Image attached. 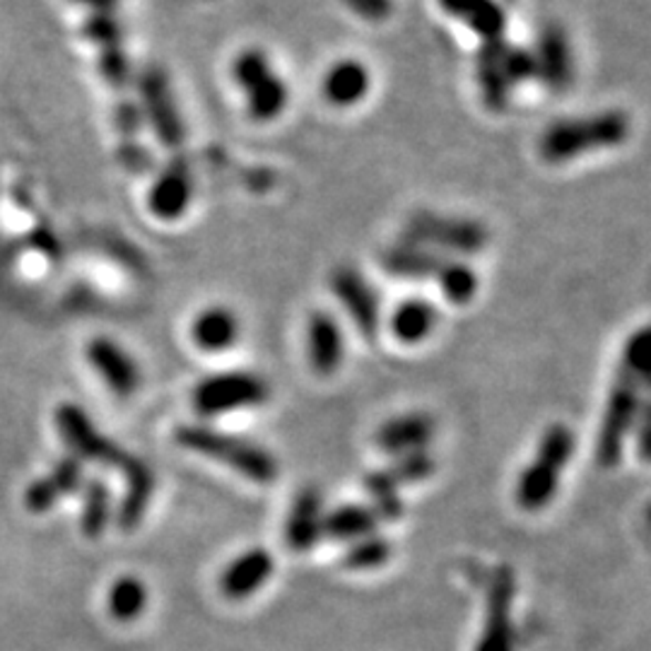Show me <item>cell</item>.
Instances as JSON below:
<instances>
[{
    "label": "cell",
    "mask_w": 651,
    "mask_h": 651,
    "mask_svg": "<svg viewBox=\"0 0 651 651\" xmlns=\"http://www.w3.org/2000/svg\"><path fill=\"white\" fill-rule=\"evenodd\" d=\"M630 116L620 108H606L589 116L560 118L540 135V157L550 165H565L587 153L620 147L630 138Z\"/></svg>",
    "instance_id": "1"
},
{
    "label": "cell",
    "mask_w": 651,
    "mask_h": 651,
    "mask_svg": "<svg viewBox=\"0 0 651 651\" xmlns=\"http://www.w3.org/2000/svg\"><path fill=\"white\" fill-rule=\"evenodd\" d=\"M174 440L184 450L208 456L217 464H225L239 476L254 483H273L278 478V461L264 446L217 432L208 425H182L176 427Z\"/></svg>",
    "instance_id": "2"
},
{
    "label": "cell",
    "mask_w": 651,
    "mask_h": 651,
    "mask_svg": "<svg viewBox=\"0 0 651 651\" xmlns=\"http://www.w3.org/2000/svg\"><path fill=\"white\" fill-rule=\"evenodd\" d=\"M476 78L485 106L493 108V112H505L514 90L526 83V80L536 78L534 53L502 42V39H493L478 51Z\"/></svg>",
    "instance_id": "3"
},
{
    "label": "cell",
    "mask_w": 651,
    "mask_h": 651,
    "mask_svg": "<svg viewBox=\"0 0 651 651\" xmlns=\"http://www.w3.org/2000/svg\"><path fill=\"white\" fill-rule=\"evenodd\" d=\"M232 78L247 94V108L256 121L278 118L290 102V90L282 75L261 49H244L232 61Z\"/></svg>",
    "instance_id": "4"
},
{
    "label": "cell",
    "mask_w": 651,
    "mask_h": 651,
    "mask_svg": "<svg viewBox=\"0 0 651 651\" xmlns=\"http://www.w3.org/2000/svg\"><path fill=\"white\" fill-rule=\"evenodd\" d=\"M405 241L420 244L444 256L452 254H478L487 244V229L483 223L471 217L442 215L434 210H415L405 223Z\"/></svg>",
    "instance_id": "5"
},
{
    "label": "cell",
    "mask_w": 651,
    "mask_h": 651,
    "mask_svg": "<svg viewBox=\"0 0 651 651\" xmlns=\"http://www.w3.org/2000/svg\"><path fill=\"white\" fill-rule=\"evenodd\" d=\"M575 452V437L572 432L562 425H555L546 432L538 456L531 466H528L517 487V499L526 512H538L548 505V502L558 493V480L562 466L572 458Z\"/></svg>",
    "instance_id": "6"
},
{
    "label": "cell",
    "mask_w": 651,
    "mask_h": 651,
    "mask_svg": "<svg viewBox=\"0 0 651 651\" xmlns=\"http://www.w3.org/2000/svg\"><path fill=\"white\" fill-rule=\"evenodd\" d=\"M268 384L251 372L213 374L194 389V409L203 417H217L239 409H251L268 401Z\"/></svg>",
    "instance_id": "7"
},
{
    "label": "cell",
    "mask_w": 651,
    "mask_h": 651,
    "mask_svg": "<svg viewBox=\"0 0 651 651\" xmlns=\"http://www.w3.org/2000/svg\"><path fill=\"white\" fill-rule=\"evenodd\" d=\"M53 420H56V430L68 450H71V456L118 468L126 464L128 454L121 450L116 442L104 437V434L94 427L92 417L80 409V405L61 403Z\"/></svg>",
    "instance_id": "8"
},
{
    "label": "cell",
    "mask_w": 651,
    "mask_h": 651,
    "mask_svg": "<svg viewBox=\"0 0 651 651\" xmlns=\"http://www.w3.org/2000/svg\"><path fill=\"white\" fill-rule=\"evenodd\" d=\"M637 413H640V384L628 372L618 370L599 437V461L603 466H613L620 458L622 442H626V434L637 420Z\"/></svg>",
    "instance_id": "9"
},
{
    "label": "cell",
    "mask_w": 651,
    "mask_h": 651,
    "mask_svg": "<svg viewBox=\"0 0 651 651\" xmlns=\"http://www.w3.org/2000/svg\"><path fill=\"white\" fill-rule=\"evenodd\" d=\"M141 97H143V116L151 121L153 131L162 145L176 147L184 141V124L176 108L174 94L167 75L159 68H147L141 75Z\"/></svg>",
    "instance_id": "10"
},
{
    "label": "cell",
    "mask_w": 651,
    "mask_h": 651,
    "mask_svg": "<svg viewBox=\"0 0 651 651\" xmlns=\"http://www.w3.org/2000/svg\"><path fill=\"white\" fill-rule=\"evenodd\" d=\"M331 290L335 300L343 304L352 323L358 326L364 338H374L379 331V317H382V304L379 294L372 290L358 268L338 266L331 273Z\"/></svg>",
    "instance_id": "11"
},
{
    "label": "cell",
    "mask_w": 651,
    "mask_h": 651,
    "mask_svg": "<svg viewBox=\"0 0 651 651\" xmlns=\"http://www.w3.org/2000/svg\"><path fill=\"white\" fill-rule=\"evenodd\" d=\"M536 78L550 92H565L575 83V53L569 37L558 22H548L536 37L534 46Z\"/></svg>",
    "instance_id": "12"
},
{
    "label": "cell",
    "mask_w": 651,
    "mask_h": 651,
    "mask_svg": "<svg viewBox=\"0 0 651 651\" xmlns=\"http://www.w3.org/2000/svg\"><path fill=\"white\" fill-rule=\"evenodd\" d=\"M85 355L102 382L112 389L118 399H131L141 386V370L128 350L121 348L112 338H92Z\"/></svg>",
    "instance_id": "13"
},
{
    "label": "cell",
    "mask_w": 651,
    "mask_h": 651,
    "mask_svg": "<svg viewBox=\"0 0 651 651\" xmlns=\"http://www.w3.org/2000/svg\"><path fill=\"white\" fill-rule=\"evenodd\" d=\"M194 198V174L188 162L182 157L174 159L172 165L157 176V182L151 188L147 208L159 220H179L188 210Z\"/></svg>",
    "instance_id": "14"
},
{
    "label": "cell",
    "mask_w": 651,
    "mask_h": 651,
    "mask_svg": "<svg viewBox=\"0 0 651 651\" xmlns=\"http://www.w3.org/2000/svg\"><path fill=\"white\" fill-rule=\"evenodd\" d=\"M273 555L264 548H251L225 567L220 575V593L229 601L249 599L251 593L259 591L273 575Z\"/></svg>",
    "instance_id": "15"
},
{
    "label": "cell",
    "mask_w": 651,
    "mask_h": 651,
    "mask_svg": "<svg viewBox=\"0 0 651 651\" xmlns=\"http://www.w3.org/2000/svg\"><path fill=\"white\" fill-rule=\"evenodd\" d=\"M307 352L311 370L321 376L333 374L343 362L345 338L343 329L329 311H314L307 326Z\"/></svg>",
    "instance_id": "16"
},
{
    "label": "cell",
    "mask_w": 651,
    "mask_h": 651,
    "mask_svg": "<svg viewBox=\"0 0 651 651\" xmlns=\"http://www.w3.org/2000/svg\"><path fill=\"white\" fill-rule=\"evenodd\" d=\"M126 478V493L121 497V505L116 512V524L124 534L135 531L145 519L147 507H151V499L155 493V476L147 464L141 458L128 456L126 464L121 466Z\"/></svg>",
    "instance_id": "17"
},
{
    "label": "cell",
    "mask_w": 651,
    "mask_h": 651,
    "mask_svg": "<svg viewBox=\"0 0 651 651\" xmlns=\"http://www.w3.org/2000/svg\"><path fill=\"white\" fill-rule=\"evenodd\" d=\"M323 534V499L314 487H307L294 497L292 509L285 524V540L290 550L307 552L317 546Z\"/></svg>",
    "instance_id": "18"
},
{
    "label": "cell",
    "mask_w": 651,
    "mask_h": 651,
    "mask_svg": "<svg viewBox=\"0 0 651 651\" xmlns=\"http://www.w3.org/2000/svg\"><path fill=\"white\" fill-rule=\"evenodd\" d=\"M370 85H372V78H370L368 65L355 59H345V61H335L329 71H326L321 90H323L326 102L338 108H348L368 97Z\"/></svg>",
    "instance_id": "19"
},
{
    "label": "cell",
    "mask_w": 651,
    "mask_h": 651,
    "mask_svg": "<svg viewBox=\"0 0 651 651\" xmlns=\"http://www.w3.org/2000/svg\"><path fill=\"white\" fill-rule=\"evenodd\" d=\"M444 261L446 259L442 254L432 251L427 247H420V244L405 241V239L401 244H393V247H389L382 254L384 268L393 278H403V280L434 278Z\"/></svg>",
    "instance_id": "20"
},
{
    "label": "cell",
    "mask_w": 651,
    "mask_h": 651,
    "mask_svg": "<svg viewBox=\"0 0 651 651\" xmlns=\"http://www.w3.org/2000/svg\"><path fill=\"white\" fill-rule=\"evenodd\" d=\"M194 343L206 352H223L239 338V319L232 309L215 304L203 309L192 323Z\"/></svg>",
    "instance_id": "21"
},
{
    "label": "cell",
    "mask_w": 651,
    "mask_h": 651,
    "mask_svg": "<svg viewBox=\"0 0 651 651\" xmlns=\"http://www.w3.org/2000/svg\"><path fill=\"white\" fill-rule=\"evenodd\" d=\"M440 3L452 18L464 22L473 34H478L483 42L502 39L507 18L495 0H440Z\"/></svg>",
    "instance_id": "22"
},
{
    "label": "cell",
    "mask_w": 651,
    "mask_h": 651,
    "mask_svg": "<svg viewBox=\"0 0 651 651\" xmlns=\"http://www.w3.org/2000/svg\"><path fill=\"white\" fill-rule=\"evenodd\" d=\"M512 596L514 585L507 575H502L490 591V613L478 651H509L512 649Z\"/></svg>",
    "instance_id": "23"
},
{
    "label": "cell",
    "mask_w": 651,
    "mask_h": 651,
    "mask_svg": "<svg viewBox=\"0 0 651 651\" xmlns=\"http://www.w3.org/2000/svg\"><path fill=\"white\" fill-rule=\"evenodd\" d=\"M432 437V423L427 415L393 417L376 432V444L386 454H413L420 452Z\"/></svg>",
    "instance_id": "24"
},
{
    "label": "cell",
    "mask_w": 651,
    "mask_h": 651,
    "mask_svg": "<svg viewBox=\"0 0 651 651\" xmlns=\"http://www.w3.org/2000/svg\"><path fill=\"white\" fill-rule=\"evenodd\" d=\"M434 323H437V309L425 300H409L391 314V333L401 343H420L432 333Z\"/></svg>",
    "instance_id": "25"
},
{
    "label": "cell",
    "mask_w": 651,
    "mask_h": 651,
    "mask_svg": "<svg viewBox=\"0 0 651 651\" xmlns=\"http://www.w3.org/2000/svg\"><path fill=\"white\" fill-rule=\"evenodd\" d=\"M112 521V493L102 478H90L83 485V512H80V528L87 538H100Z\"/></svg>",
    "instance_id": "26"
},
{
    "label": "cell",
    "mask_w": 651,
    "mask_h": 651,
    "mask_svg": "<svg viewBox=\"0 0 651 651\" xmlns=\"http://www.w3.org/2000/svg\"><path fill=\"white\" fill-rule=\"evenodd\" d=\"M376 526V514L368 507L345 505L323 517V534L338 540L368 538Z\"/></svg>",
    "instance_id": "27"
},
{
    "label": "cell",
    "mask_w": 651,
    "mask_h": 651,
    "mask_svg": "<svg viewBox=\"0 0 651 651\" xmlns=\"http://www.w3.org/2000/svg\"><path fill=\"white\" fill-rule=\"evenodd\" d=\"M108 616L118 622H131L138 618L147 606V589L138 577L124 575L114 581V587L108 589Z\"/></svg>",
    "instance_id": "28"
},
{
    "label": "cell",
    "mask_w": 651,
    "mask_h": 651,
    "mask_svg": "<svg viewBox=\"0 0 651 651\" xmlns=\"http://www.w3.org/2000/svg\"><path fill=\"white\" fill-rule=\"evenodd\" d=\"M434 278L440 280V288L446 300L454 304H466L476 297L478 276L476 270L464 261H444Z\"/></svg>",
    "instance_id": "29"
},
{
    "label": "cell",
    "mask_w": 651,
    "mask_h": 651,
    "mask_svg": "<svg viewBox=\"0 0 651 651\" xmlns=\"http://www.w3.org/2000/svg\"><path fill=\"white\" fill-rule=\"evenodd\" d=\"M620 370L628 372L637 384L647 386L651 393V323L632 333L622 350Z\"/></svg>",
    "instance_id": "30"
},
{
    "label": "cell",
    "mask_w": 651,
    "mask_h": 651,
    "mask_svg": "<svg viewBox=\"0 0 651 651\" xmlns=\"http://www.w3.org/2000/svg\"><path fill=\"white\" fill-rule=\"evenodd\" d=\"M83 34L94 46H100V51L124 46V24L118 22L116 12H92L85 20Z\"/></svg>",
    "instance_id": "31"
},
{
    "label": "cell",
    "mask_w": 651,
    "mask_h": 651,
    "mask_svg": "<svg viewBox=\"0 0 651 651\" xmlns=\"http://www.w3.org/2000/svg\"><path fill=\"white\" fill-rule=\"evenodd\" d=\"M391 548L384 538L368 536L352 542L345 552V567L350 569H374L389 560Z\"/></svg>",
    "instance_id": "32"
},
{
    "label": "cell",
    "mask_w": 651,
    "mask_h": 651,
    "mask_svg": "<svg viewBox=\"0 0 651 651\" xmlns=\"http://www.w3.org/2000/svg\"><path fill=\"white\" fill-rule=\"evenodd\" d=\"M370 495L376 502V517H386V519H396L399 517V499H396V480L391 478V473H376L368 480Z\"/></svg>",
    "instance_id": "33"
},
{
    "label": "cell",
    "mask_w": 651,
    "mask_h": 651,
    "mask_svg": "<svg viewBox=\"0 0 651 651\" xmlns=\"http://www.w3.org/2000/svg\"><path fill=\"white\" fill-rule=\"evenodd\" d=\"M49 478L53 485H56L61 497L75 495L80 487H83V461L71 456V454L59 458L56 464H53Z\"/></svg>",
    "instance_id": "34"
},
{
    "label": "cell",
    "mask_w": 651,
    "mask_h": 651,
    "mask_svg": "<svg viewBox=\"0 0 651 651\" xmlns=\"http://www.w3.org/2000/svg\"><path fill=\"white\" fill-rule=\"evenodd\" d=\"M100 73L112 87H124L131 78V63L124 46L100 51Z\"/></svg>",
    "instance_id": "35"
},
{
    "label": "cell",
    "mask_w": 651,
    "mask_h": 651,
    "mask_svg": "<svg viewBox=\"0 0 651 651\" xmlns=\"http://www.w3.org/2000/svg\"><path fill=\"white\" fill-rule=\"evenodd\" d=\"M24 509L32 512V514H46L53 507H56V502L61 499V493L56 490V485L51 483L49 476L44 478H37L34 483L27 485L24 490Z\"/></svg>",
    "instance_id": "36"
},
{
    "label": "cell",
    "mask_w": 651,
    "mask_h": 651,
    "mask_svg": "<svg viewBox=\"0 0 651 651\" xmlns=\"http://www.w3.org/2000/svg\"><path fill=\"white\" fill-rule=\"evenodd\" d=\"M432 473V461L423 452L405 454L401 464L391 471L393 480H420Z\"/></svg>",
    "instance_id": "37"
},
{
    "label": "cell",
    "mask_w": 651,
    "mask_h": 651,
    "mask_svg": "<svg viewBox=\"0 0 651 651\" xmlns=\"http://www.w3.org/2000/svg\"><path fill=\"white\" fill-rule=\"evenodd\" d=\"M343 3L364 20H384L391 12V0H343Z\"/></svg>",
    "instance_id": "38"
},
{
    "label": "cell",
    "mask_w": 651,
    "mask_h": 651,
    "mask_svg": "<svg viewBox=\"0 0 651 651\" xmlns=\"http://www.w3.org/2000/svg\"><path fill=\"white\" fill-rule=\"evenodd\" d=\"M637 446H640V456L644 461H651V399L647 401L642 417H640V432H637Z\"/></svg>",
    "instance_id": "39"
},
{
    "label": "cell",
    "mask_w": 651,
    "mask_h": 651,
    "mask_svg": "<svg viewBox=\"0 0 651 651\" xmlns=\"http://www.w3.org/2000/svg\"><path fill=\"white\" fill-rule=\"evenodd\" d=\"M141 118H143V114L131 102L121 104V108H118V126H121V131L133 135L141 126Z\"/></svg>",
    "instance_id": "40"
},
{
    "label": "cell",
    "mask_w": 651,
    "mask_h": 651,
    "mask_svg": "<svg viewBox=\"0 0 651 651\" xmlns=\"http://www.w3.org/2000/svg\"><path fill=\"white\" fill-rule=\"evenodd\" d=\"M73 3L90 8L92 12H116L118 0H73Z\"/></svg>",
    "instance_id": "41"
}]
</instances>
